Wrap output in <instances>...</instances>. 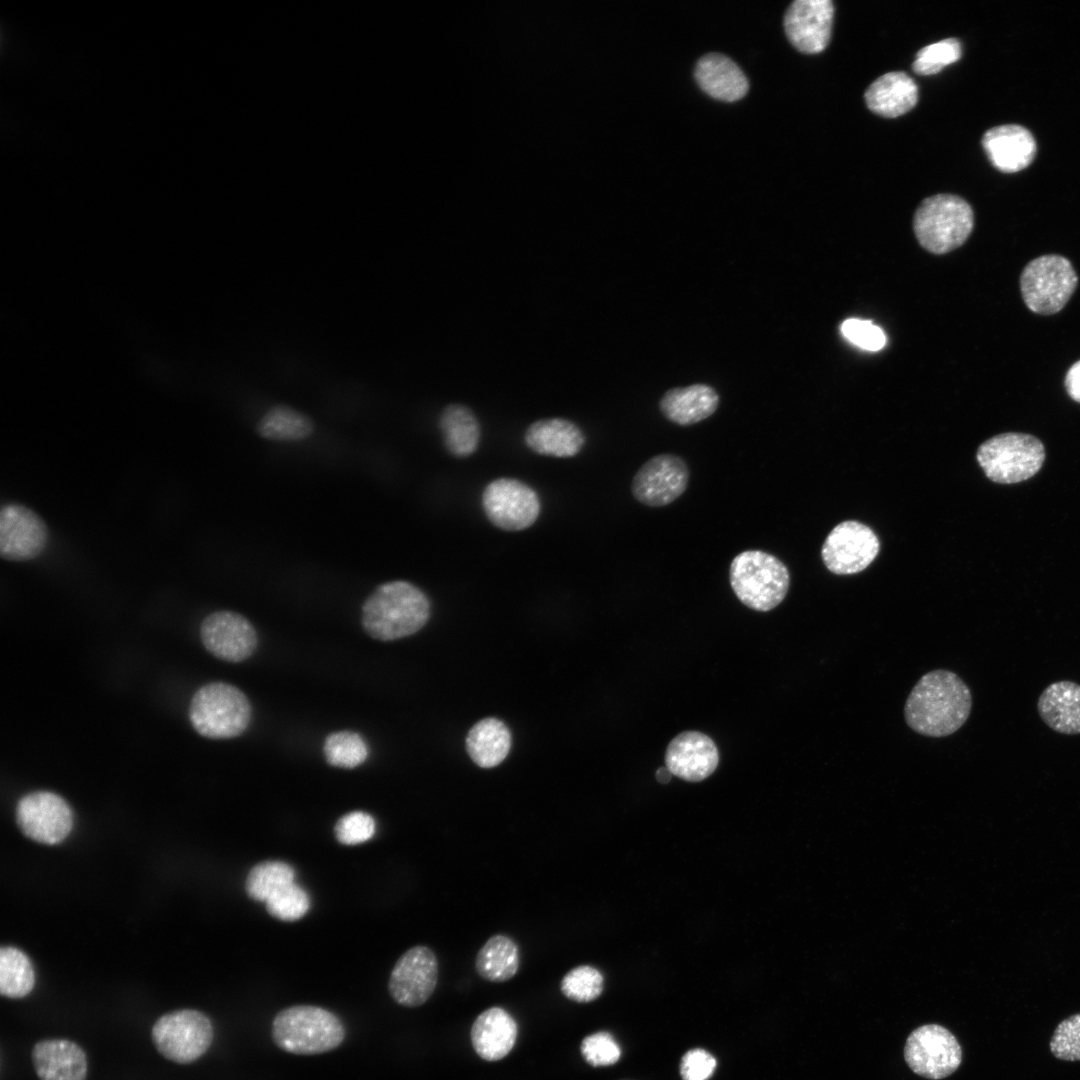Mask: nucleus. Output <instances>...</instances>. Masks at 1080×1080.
Segmentation results:
<instances>
[{
	"label": "nucleus",
	"mask_w": 1080,
	"mask_h": 1080,
	"mask_svg": "<svg viewBox=\"0 0 1080 1080\" xmlns=\"http://www.w3.org/2000/svg\"><path fill=\"white\" fill-rule=\"evenodd\" d=\"M519 966V947L511 937L505 934L491 936L480 948L475 959L478 975L495 983H502L513 978Z\"/></svg>",
	"instance_id": "nucleus-30"
},
{
	"label": "nucleus",
	"mask_w": 1080,
	"mask_h": 1080,
	"mask_svg": "<svg viewBox=\"0 0 1080 1080\" xmlns=\"http://www.w3.org/2000/svg\"><path fill=\"white\" fill-rule=\"evenodd\" d=\"M1049 1048L1059 1060L1080 1061V1013L1059 1022L1051 1036Z\"/></svg>",
	"instance_id": "nucleus-38"
},
{
	"label": "nucleus",
	"mask_w": 1080,
	"mask_h": 1080,
	"mask_svg": "<svg viewBox=\"0 0 1080 1080\" xmlns=\"http://www.w3.org/2000/svg\"><path fill=\"white\" fill-rule=\"evenodd\" d=\"M341 1019L313 1005H295L279 1011L272 1021V1040L295 1055H316L336 1049L345 1038Z\"/></svg>",
	"instance_id": "nucleus-3"
},
{
	"label": "nucleus",
	"mask_w": 1080,
	"mask_h": 1080,
	"mask_svg": "<svg viewBox=\"0 0 1080 1080\" xmlns=\"http://www.w3.org/2000/svg\"><path fill=\"white\" fill-rule=\"evenodd\" d=\"M430 617V603L414 584L395 580L380 584L362 605V626L374 639L391 641L419 631Z\"/></svg>",
	"instance_id": "nucleus-2"
},
{
	"label": "nucleus",
	"mask_w": 1080,
	"mask_h": 1080,
	"mask_svg": "<svg viewBox=\"0 0 1080 1080\" xmlns=\"http://www.w3.org/2000/svg\"><path fill=\"white\" fill-rule=\"evenodd\" d=\"M687 463L675 454H659L646 461L632 479L631 492L640 503L662 507L678 499L687 489Z\"/></svg>",
	"instance_id": "nucleus-14"
},
{
	"label": "nucleus",
	"mask_w": 1080,
	"mask_h": 1080,
	"mask_svg": "<svg viewBox=\"0 0 1080 1080\" xmlns=\"http://www.w3.org/2000/svg\"><path fill=\"white\" fill-rule=\"evenodd\" d=\"M716 1059L703 1049H692L682 1058L680 1073L683 1080H708L715 1068Z\"/></svg>",
	"instance_id": "nucleus-42"
},
{
	"label": "nucleus",
	"mask_w": 1080,
	"mask_h": 1080,
	"mask_svg": "<svg viewBox=\"0 0 1080 1080\" xmlns=\"http://www.w3.org/2000/svg\"><path fill=\"white\" fill-rule=\"evenodd\" d=\"M374 818L363 811L349 812L338 819L334 827L335 837L341 844L356 845L373 837Z\"/></svg>",
	"instance_id": "nucleus-39"
},
{
	"label": "nucleus",
	"mask_w": 1080,
	"mask_h": 1080,
	"mask_svg": "<svg viewBox=\"0 0 1080 1080\" xmlns=\"http://www.w3.org/2000/svg\"><path fill=\"white\" fill-rule=\"evenodd\" d=\"M1077 282V274L1067 258L1044 255L1026 265L1020 287L1023 300L1031 311L1050 315L1065 306Z\"/></svg>",
	"instance_id": "nucleus-9"
},
{
	"label": "nucleus",
	"mask_w": 1080,
	"mask_h": 1080,
	"mask_svg": "<svg viewBox=\"0 0 1080 1080\" xmlns=\"http://www.w3.org/2000/svg\"><path fill=\"white\" fill-rule=\"evenodd\" d=\"M267 912L281 921H296L310 907L307 892L295 882L285 886L265 902Z\"/></svg>",
	"instance_id": "nucleus-37"
},
{
	"label": "nucleus",
	"mask_w": 1080,
	"mask_h": 1080,
	"mask_svg": "<svg viewBox=\"0 0 1080 1080\" xmlns=\"http://www.w3.org/2000/svg\"><path fill=\"white\" fill-rule=\"evenodd\" d=\"M16 819L24 835L47 845L62 842L73 824L68 803L50 791H36L22 797L17 804Z\"/></svg>",
	"instance_id": "nucleus-12"
},
{
	"label": "nucleus",
	"mask_w": 1080,
	"mask_h": 1080,
	"mask_svg": "<svg viewBox=\"0 0 1080 1080\" xmlns=\"http://www.w3.org/2000/svg\"><path fill=\"white\" fill-rule=\"evenodd\" d=\"M961 54L962 49L958 39H943L920 49L916 54L912 69L920 75H933L958 61Z\"/></svg>",
	"instance_id": "nucleus-36"
},
{
	"label": "nucleus",
	"mask_w": 1080,
	"mask_h": 1080,
	"mask_svg": "<svg viewBox=\"0 0 1080 1080\" xmlns=\"http://www.w3.org/2000/svg\"><path fill=\"white\" fill-rule=\"evenodd\" d=\"M326 761L335 767L352 769L368 757L364 739L352 731H338L327 736L323 746Z\"/></svg>",
	"instance_id": "nucleus-34"
},
{
	"label": "nucleus",
	"mask_w": 1080,
	"mask_h": 1080,
	"mask_svg": "<svg viewBox=\"0 0 1080 1080\" xmlns=\"http://www.w3.org/2000/svg\"><path fill=\"white\" fill-rule=\"evenodd\" d=\"M719 395L710 385L696 383L672 388L662 396L659 408L669 421L689 426L710 417L719 406Z\"/></svg>",
	"instance_id": "nucleus-23"
},
{
	"label": "nucleus",
	"mask_w": 1080,
	"mask_h": 1080,
	"mask_svg": "<svg viewBox=\"0 0 1080 1080\" xmlns=\"http://www.w3.org/2000/svg\"><path fill=\"white\" fill-rule=\"evenodd\" d=\"M580 1051L585 1061L594 1067L613 1065L621 1056L616 1040L604 1031L586 1036L581 1042Z\"/></svg>",
	"instance_id": "nucleus-40"
},
{
	"label": "nucleus",
	"mask_w": 1080,
	"mask_h": 1080,
	"mask_svg": "<svg viewBox=\"0 0 1080 1080\" xmlns=\"http://www.w3.org/2000/svg\"><path fill=\"white\" fill-rule=\"evenodd\" d=\"M511 734L507 726L496 718L477 722L468 732L466 749L473 762L481 768L499 765L508 755Z\"/></svg>",
	"instance_id": "nucleus-28"
},
{
	"label": "nucleus",
	"mask_w": 1080,
	"mask_h": 1080,
	"mask_svg": "<svg viewBox=\"0 0 1080 1080\" xmlns=\"http://www.w3.org/2000/svg\"><path fill=\"white\" fill-rule=\"evenodd\" d=\"M1065 387L1070 397L1080 402V360L1074 363L1068 370L1065 378Z\"/></svg>",
	"instance_id": "nucleus-43"
},
{
	"label": "nucleus",
	"mask_w": 1080,
	"mask_h": 1080,
	"mask_svg": "<svg viewBox=\"0 0 1080 1080\" xmlns=\"http://www.w3.org/2000/svg\"><path fill=\"white\" fill-rule=\"evenodd\" d=\"M295 870L283 861L266 860L253 866L246 878L249 898L266 902L276 892L295 882Z\"/></svg>",
	"instance_id": "nucleus-33"
},
{
	"label": "nucleus",
	"mask_w": 1080,
	"mask_h": 1080,
	"mask_svg": "<svg viewBox=\"0 0 1080 1080\" xmlns=\"http://www.w3.org/2000/svg\"><path fill=\"white\" fill-rule=\"evenodd\" d=\"M974 226L969 203L952 194L928 197L918 206L913 229L919 244L928 252L941 255L960 247Z\"/></svg>",
	"instance_id": "nucleus-5"
},
{
	"label": "nucleus",
	"mask_w": 1080,
	"mask_h": 1080,
	"mask_svg": "<svg viewBox=\"0 0 1080 1080\" xmlns=\"http://www.w3.org/2000/svg\"><path fill=\"white\" fill-rule=\"evenodd\" d=\"M879 548V540L871 528L848 520L835 526L828 534L821 554L829 571L837 575H849L859 573L869 566L876 558Z\"/></svg>",
	"instance_id": "nucleus-13"
},
{
	"label": "nucleus",
	"mask_w": 1080,
	"mask_h": 1080,
	"mask_svg": "<svg viewBox=\"0 0 1080 1080\" xmlns=\"http://www.w3.org/2000/svg\"><path fill=\"white\" fill-rule=\"evenodd\" d=\"M246 695L225 682H210L193 695L189 719L198 734L210 739H229L242 734L250 721Z\"/></svg>",
	"instance_id": "nucleus-6"
},
{
	"label": "nucleus",
	"mask_w": 1080,
	"mask_h": 1080,
	"mask_svg": "<svg viewBox=\"0 0 1080 1080\" xmlns=\"http://www.w3.org/2000/svg\"><path fill=\"white\" fill-rule=\"evenodd\" d=\"M1037 708L1052 730L1067 735L1080 734L1079 684L1072 681L1050 684L1039 696Z\"/></svg>",
	"instance_id": "nucleus-27"
},
{
	"label": "nucleus",
	"mask_w": 1080,
	"mask_h": 1080,
	"mask_svg": "<svg viewBox=\"0 0 1080 1080\" xmlns=\"http://www.w3.org/2000/svg\"><path fill=\"white\" fill-rule=\"evenodd\" d=\"M151 1036L164 1058L188 1064L208 1051L214 1039V1028L203 1012L180 1009L160 1016L152 1027Z\"/></svg>",
	"instance_id": "nucleus-8"
},
{
	"label": "nucleus",
	"mask_w": 1080,
	"mask_h": 1080,
	"mask_svg": "<svg viewBox=\"0 0 1080 1080\" xmlns=\"http://www.w3.org/2000/svg\"><path fill=\"white\" fill-rule=\"evenodd\" d=\"M972 708L966 683L954 672L925 673L910 691L904 706L907 725L918 734L945 737L959 730Z\"/></svg>",
	"instance_id": "nucleus-1"
},
{
	"label": "nucleus",
	"mask_w": 1080,
	"mask_h": 1080,
	"mask_svg": "<svg viewBox=\"0 0 1080 1080\" xmlns=\"http://www.w3.org/2000/svg\"><path fill=\"white\" fill-rule=\"evenodd\" d=\"M671 776H672V773L669 771V769L667 767H660L656 771V779L660 783H663V784L668 783L670 781V779H671Z\"/></svg>",
	"instance_id": "nucleus-44"
},
{
	"label": "nucleus",
	"mask_w": 1080,
	"mask_h": 1080,
	"mask_svg": "<svg viewBox=\"0 0 1080 1080\" xmlns=\"http://www.w3.org/2000/svg\"><path fill=\"white\" fill-rule=\"evenodd\" d=\"M833 16L830 0H796L784 15L786 36L798 51L820 53L830 41Z\"/></svg>",
	"instance_id": "nucleus-18"
},
{
	"label": "nucleus",
	"mask_w": 1080,
	"mask_h": 1080,
	"mask_svg": "<svg viewBox=\"0 0 1080 1080\" xmlns=\"http://www.w3.org/2000/svg\"><path fill=\"white\" fill-rule=\"evenodd\" d=\"M695 78L708 95L727 102L741 99L749 88L743 71L729 57L720 53L702 56L696 64Z\"/></svg>",
	"instance_id": "nucleus-24"
},
{
	"label": "nucleus",
	"mask_w": 1080,
	"mask_h": 1080,
	"mask_svg": "<svg viewBox=\"0 0 1080 1080\" xmlns=\"http://www.w3.org/2000/svg\"><path fill=\"white\" fill-rule=\"evenodd\" d=\"M841 331L849 341L865 350L878 351L886 343L882 329L869 320L847 319L842 323Z\"/></svg>",
	"instance_id": "nucleus-41"
},
{
	"label": "nucleus",
	"mask_w": 1080,
	"mask_h": 1080,
	"mask_svg": "<svg viewBox=\"0 0 1080 1080\" xmlns=\"http://www.w3.org/2000/svg\"><path fill=\"white\" fill-rule=\"evenodd\" d=\"M976 458L990 480L1014 484L1031 478L1041 469L1045 449L1033 435L1008 432L984 441Z\"/></svg>",
	"instance_id": "nucleus-7"
},
{
	"label": "nucleus",
	"mask_w": 1080,
	"mask_h": 1080,
	"mask_svg": "<svg viewBox=\"0 0 1080 1080\" xmlns=\"http://www.w3.org/2000/svg\"><path fill=\"white\" fill-rule=\"evenodd\" d=\"M904 1057L914 1073L938 1080L958 1069L962 1051L949 1030L937 1024H928L910 1033L904 1047Z\"/></svg>",
	"instance_id": "nucleus-10"
},
{
	"label": "nucleus",
	"mask_w": 1080,
	"mask_h": 1080,
	"mask_svg": "<svg viewBox=\"0 0 1080 1080\" xmlns=\"http://www.w3.org/2000/svg\"><path fill=\"white\" fill-rule=\"evenodd\" d=\"M49 532L44 520L19 503H7L0 511V555L5 560L26 561L47 547Z\"/></svg>",
	"instance_id": "nucleus-16"
},
{
	"label": "nucleus",
	"mask_w": 1080,
	"mask_h": 1080,
	"mask_svg": "<svg viewBox=\"0 0 1080 1080\" xmlns=\"http://www.w3.org/2000/svg\"><path fill=\"white\" fill-rule=\"evenodd\" d=\"M719 763L714 741L698 731L675 736L666 749L665 764L672 775L685 781L699 782L710 776Z\"/></svg>",
	"instance_id": "nucleus-19"
},
{
	"label": "nucleus",
	"mask_w": 1080,
	"mask_h": 1080,
	"mask_svg": "<svg viewBox=\"0 0 1080 1080\" xmlns=\"http://www.w3.org/2000/svg\"><path fill=\"white\" fill-rule=\"evenodd\" d=\"M524 440L533 452L558 458L577 455L585 444L581 429L564 418H546L533 422L526 430Z\"/></svg>",
	"instance_id": "nucleus-25"
},
{
	"label": "nucleus",
	"mask_w": 1080,
	"mask_h": 1080,
	"mask_svg": "<svg viewBox=\"0 0 1080 1080\" xmlns=\"http://www.w3.org/2000/svg\"><path fill=\"white\" fill-rule=\"evenodd\" d=\"M864 98L873 113L885 118H895L916 105L918 87L905 72H888L867 88Z\"/></svg>",
	"instance_id": "nucleus-26"
},
{
	"label": "nucleus",
	"mask_w": 1080,
	"mask_h": 1080,
	"mask_svg": "<svg viewBox=\"0 0 1080 1080\" xmlns=\"http://www.w3.org/2000/svg\"><path fill=\"white\" fill-rule=\"evenodd\" d=\"M439 427L447 450L455 457H468L478 448L480 425L473 411L462 404H450L440 415Z\"/></svg>",
	"instance_id": "nucleus-29"
},
{
	"label": "nucleus",
	"mask_w": 1080,
	"mask_h": 1080,
	"mask_svg": "<svg viewBox=\"0 0 1080 1080\" xmlns=\"http://www.w3.org/2000/svg\"><path fill=\"white\" fill-rule=\"evenodd\" d=\"M314 430V421L308 415L284 404L269 408L255 427L261 438L284 443L306 440Z\"/></svg>",
	"instance_id": "nucleus-31"
},
{
	"label": "nucleus",
	"mask_w": 1080,
	"mask_h": 1080,
	"mask_svg": "<svg viewBox=\"0 0 1080 1080\" xmlns=\"http://www.w3.org/2000/svg\"><path fill=\"white\" fill-rule=\"evenodd\" d=\"M604 987L602 973L593 966L580 965L572 968L562 978L560 989L568 999L586 1003L597 999Z\"/></svg>",
	"instance_id": "nucleus-35"
},
{
	"label": "nucleus",
	"mask_w": 1080,
	"mask_h": 1080,
	"mask_svg": "<svg viewBox=\"0 0 1080 1080\" xmlns=\"http://www.w3.org/2000/svg\"><path fill=\"white\" fill-rule=\"evenodd\" d=\"M35 974L29 958L13 947L0 951V993L12 999L23 998L33 989Z\"/></svg>",
	"instance_id": "nucleus-32"
},
{
	"label": "nucleus",
	"mask_w": 1080,
	"mask_h": 1080,
	"mask_svg": "<svg viewBox=\"0 0 1080 1080\" xmlns=\"http://www.w3.org/2000/svg\"><path fill=\"white\" fill-rule=\"evenodd\" d=\"M200 637L213 656L233 663L250 657L257 646V634L250 621L229 610L207 615L200 626Z\"/></svg>",
	"instance_id": "nucleus-17"
},
{
	"label": "nucleus",
	"mask_w": 1080,
	"mask_h": 1080,
	"mask_svg": "<svg viewBox=\"0 0 1080 1080\" xmlns=\"http://www.w3.org/2000/svg\"><path fill=\"white\" fill-rule=\"evenodd\" d=\"M438 972L435 953L427 946H414L395 963L388 982L389 993L402 1006H421L433 994Z\"/></svg>",
	"instance_id": "nucleus-15"
},
{
	"label": "nucleus",
	"mask_w": 1080,
	"mask_h": 1080,
	"mask_svg": "<svg viewBox=\"0 0 1080 1080\" xmlns=\"http://www.w3.org/2000/svg\"><path fill=\"white\" fill-rule=\"evenodd\" d=\"M482 507L494 526L505 531H520L537 520L540 500L537 493L524 482L498 478L484 489Z\"/></svg>",
	"instance_id": "nucleus-11"
},
{
	"label": "nucleus",
	"mask_w": 1080,
	"mask_h": 1080,
	"mask_svg": "<svg viewBox=\"0 0 1080 1080\" xmlns=\"http://www.w3.org/2000/svg\"><path fill=\"white\" fill-rule=\"evenodd\" d=\"M35 1072L40 1080H86L87 1058L84 1050L69 1039H44L31 1051Z\"/></svg>",
	"instance_id": "nucleus-21"
},
{
	"label": "nucleus",
	"mask_w": 1080,
	"mask_h": 1080,
	"mask_svg": "<svg viewBox=\"0 0 1080 1080\" xmlns=\"http://www.w3.org/2000/svg\"><path fill=\"white\" fill-rule=\"evenodd\" d=\"M518 1034L515 1019L501 1007H491L477 1016L471 1027L472 1046L482 1059L498 1061L513 1049Z\"/></svg>",
	"instance_id": "nucleus-22"
},
{
	"label": "nucleus",
	"mask_w": 1080,
	"mask_h": 1080,
	"mask_svg": "<svg viewBox=\"0 0 1080 1080\" xmlns=\"http://www.w3.org/2000/svg\"><path fill=\"white\" fill-rule=\"evenodd\" d=\"M729 581L737 598L748 608L766 612L785 598L790 574L776 556L762 550L737 554L729 568Z\"/></svg>",
	"instance_id": "nucleus-4"
},
{
	"label": "nucleus",
	"mask_w": 1080,
	"mask_h": 1080,
	"mask_svg": "<svg viewBox=\"0 0 1080 1080\" xmlns=\"http://www.w3.org/2000/svg\"><path fill=\"white\" fill-rule=\"evenodd\" d=\"M982 146L991 164L1003 173L1028 167L1037 150L1032 133L1018 124L990 128L982 137Z\"/></svg>",
	"instance_id": "nucleus-20"
}]
</instances>
